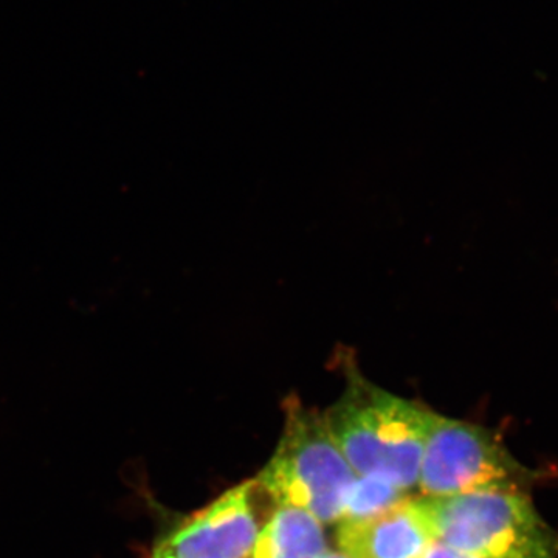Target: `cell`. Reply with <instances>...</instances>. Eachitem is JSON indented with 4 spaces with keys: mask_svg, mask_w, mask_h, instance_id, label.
<instances>
[{
    "mask_svg": "<svg viewBox=\"0 0 558 558\" xmlns=\"http://www.w3.org/2000/svg\"><path fill=\"white\" fill-rule=\"evenodd\" d=\"M318 558H352L349 557L348 554H344L343 550H332L328 549L326 553H323Z\"/></svg>",
    "mask_w": 558,
    "mask_h": 558,
    "instance_id": "30bf717a",
    "label": "cell"
},
{
    "mask_svg": "<svg viewBox=\"0 0 558 558\" xmlns=\"http://www.w3.org/2000/svg\"><path fill=\"white\" fill-rule=\"evenodd\" d=\"M328 549L325 529L314 515L278 506L260 529L248 558H318Z\"/></svg>",
    "mask_w": 558,
    "mask_h": 558,
    "instance_id": "52a82bcc",
    "label": "cell"
},
{
    "mask_svg": "<svg viewBox=\"0 0 558 558\" xmlns=\"http://www.w3.org/2000/svg\"><path fill=\"white\" fill-rule=\"evenodd\" d=\"M421 558H478L469 556V554L459 553L449 548V546L442 545V543L433 542L425 550L424 556Z\"/></svg>",
    "mask_w": 558,
    "mask_h": 558,
    "instance_id": "9c48e42d",
    "label": "cell"
},
{
    "mask_svg": "<svg viewBox=\"0 0 558 558\" xmlns=\"http://www.w3.org/2000/svg\"><path fill=\"white\" fill-rule=\"evenodd\" d=\"M433 542L416 498L371 519L344 521L337 527V545L352 558H421Z\"/></svg>",
    "mask_w": 558,
    "mask_h": 558,
    "instance_id": "8992f818",
    "label": "cell"
},
{
    "mask_svg": "<svg viewBox=\"0 0 558 558\" xmlns=\"http://www.w3.org/2000/svg\"><path fill=\"white\" fill-rule=\"evenodd\" d=\"M258 481L230 488L161 539L150 558H248L266 521Z\"/></svg>",
    "mask_w": 558,
    "mask_h": 558,
    "instance_id": "5b68a950",
    "label": "cell"
},
{
    "mask_svg": "<svg viewBox=\"0 0 558 558\" xmlns=\"http://www.w3.org/2000/svg\"><path fill=\"white\" fill-rule=\"evenodd\" d=\"M433 539L478 558H558V534L527 492L481 490L416 498Z\"/></svg>",
    "mask_w": 558,
    "mask_h": 558,
    "instance_id": "3957f363",
    "label": "cell"
},
{
    "mask_svg": "<svg viewBox=\"0 0 558 558\" xmlns=\"http://www.w3.org/2000/svg\"><path fill=\"white\" fill-rule=\"evenodd\" d=\"M543 473L526 468L490 429L433 413L418 469L422 497L481 490L527 492Z\"/></svg>",
    "mask_w": 558,
    "mask_h": 558,
    "instance_id": "277c9868",
    "label": "cell"
},
{
    "mask_svg": "<svg viewBox=\"0 0 558 558\" xmlns=\"http://www.w3.org/2000/svg\"><path fill=\"white\" fill-rule=\"evenodd\" d=\"M284 414L277 450L256 481L275 505L306 510L322 524L339 523L359 475L330 435L323 413L289 398Z\"/></svg>",
    "mask_w": 558,
    "mask_h": 558,
    "instance_id": "7a4b0ae2",
    "label": "cell"
},
{
    "mask_svg": "<svg viewBox=\"0 0 558 558\" xmlns=\"http://www.w3.org/2000/svg\"><path fill=\"white\" fill-rule=\"evenodd\" d=\"M343 360L347 385L323 413L330 435L359 476H376L410 492L417 487L435 411L385 391Z\"/></svg>",
    "mask_w": 558,
    "mask_h": 558,
    "instance_id": "6da1fadb",
    "label": "cell"
},
{
    "mask_svg": "<svg viewBox=\"0 0 558 558\" xmlns=\"http://www.w3.org/2000/svg\"><path fill=\"white\" fill-rule=\"evenodd\" d=\"M409 498L410 492L402 490L388 481L376 476H357L349 492L339 523L371 519Z\"/></svg>",
    "mask_w": 558,
    "mask_h": 558,
    "instance_id": "ba28073f",
    "label": "cell"
}]
</instances>
